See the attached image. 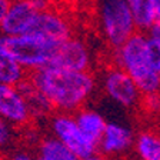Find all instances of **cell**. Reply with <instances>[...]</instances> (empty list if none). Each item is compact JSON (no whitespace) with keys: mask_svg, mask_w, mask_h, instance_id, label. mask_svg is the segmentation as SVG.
Returning a JSON list of instances; mask_svg holds the SVG:
<instances>
[{"mask_svg":"<svg viewBox=\"0 0 160 160\" xmlns=\"http://www.w3.org/2000/svg\"><path fill=\"white\" fill-rule=\"evenodd\" d=\"M27 79L46 97L52 109L59 113H72L83 109L96 90V77L90 72H72L46 66L32 72Z\"/></svg>","mask_w":160,"mask_h":160,"instance_id":"6da1fadb","label":"cell"},{"mask_svg":"<svg viewBox=\"0 0 160 160\" xmlns=\"http://www.w3.org/2000/svg\"><path fill=\"white\" fill-rule=\"evenodd\" d=\"M159 62L160 56L153 50L146 33L142 32H136L114 50V66L132 77L142 96L160 93Z\"/></svg>","mask_w":160,"mask_h":160,"instance_id":"7a4b0ae2","label":"cell"},{"mask_svg":"<svg viewBox=\"0 0 160 160\" xmlns=\"http://www.w3.org/2000/svg\"><path fill=\"white\" fill-rule=\"evenodd\" d=\"M62 43H56L39 34H22V36H2L0 47L6 50L24 70L36 72L49 66Z\"/></svg>","mask_w":160,"mask_h":160,"instance_id":"3957f363","label":"cell"},{"mask_svg":"<svg viewBox=\"0 0 160 160\" xmlns=\"http://www.w3.org/2000/svg\"><path fill=\"white\" fill-rule=\"evenodd\" d=\"M96 13L100 33L113 50L137 32L127 0H97Z\"/></svg>","mask_w":160,"mask_h":160,"instance_id":"277c9868","label":"cell"},{"mask_svg":"<svg viewBox=\"0 0 160 160\" xmlns=\"http://www.w3.org/2000/svg\"><path fill=\"white\" fill-rule=\"evenodd\" d=\"M103 90L110 100L124 109H136L142 104V93L132 77L117 66H110L104 70L102 79Z\"/></svg>","mask_w":160,"mask_h":160,"instance_id":"5b68a950","label":"cell"},{"mask_svg":"<svg viewBox=\"0 0 160 160\" xmlns=\"http://www.w3.org/2000/svg\"><path fill=\"white\" fill-rule=\"evenodd\" d=\"M52 133L66 147H69L79 159L97 152V144L87 139L79 129L74 116L69 113H56L50 120Z\"/></svg>","mask_w":160,"mask_h":160,"instance_id":"8992f818","label":"cell"},{"mask_svg":"<svg viewBox=\"0 0 160 160\" xmlns=\"http://www.w3.org/2000/svg\"><path fill=\"white\" fill-rule=\"evenodd\" d=\"M136 134L130 127L117 122H107L104 133L97 143V152L110 160L122 159L133 150Z\"/></svg>","mask_w":160,"mask_h":160,"instance_id":"52a82bcc","label":"cell"},{"mask_svg":"<svg viewBox=\"0 0 160 160\" xmlns=\"http://www.w3.org/2000/svg\"><path fill=\"white\" fill-rule=\"evenodd\" d=\"M37 14L39 12L30 3V0H10L9 10L0 26L2 36H22L32 33Z\"/></svg>","mask_w":160,"mask_h":160,"instance_id":"ba28073f","label":"cell"},{"mask_svg":"<svg viewBox=\"0 0 160 160\" xmlns=\"http://www.w3.org/2000/svg\"><path fill=\"white\" fill-rule=\"evenodd\" d=\"M90 64H92V54L87 44L79 37H70L59 46L49 66L72 72H89Z\"/></svg>","mask_w":160,"mask_h":160,"instance_id":"9c48e42d","label":"cell"},{"mask_svg":"<svg viewBox=\"0 0 160 160\" xmlns=\"http://www.w3.org/2000/svg\"><path fill=\"white\" fill-rule=\"evenodd\" d=\"M0 119L12 126H24L32 119L27 102L17 86L0 84Z\"/></svg>","mask_w":160,"mask_h":160,"instance_id":"30bf717a","label":"cell"},{"mask_svg":"<svg viewBox=\"0 0 160 160\" xmlns=\"http://www.w3.org/2000/svg\"><path fill=\"white\" fill-rule=\"evenodd\" d=\"M32 33L53 40L56 43H63L67 39L73 37L72 24L69 20L62 13L50 9L39 12L33 29H32Z\"/></svg>","mask_w":160,"mask_h":160,"instance_id":"8fae6325","label":"cell"},{"mask_svg":"<svg viewBox=\"0 0 160 160\" xmlns=\"http://www.w3.org/2000/svg\"><path fill=\"white\" fill-rule=\"evenodd\" d=\"M74 120H76L79 129L82 130V133L90 139L94 143H99V140L102 139L106 129V119L102 114L93 109H80L74 114Z\"/></svg>","mask_w":160,"mask_h":160,"instance_id":"7c38bea8","label":"cell"},{"mask_svg":"<svg viewBox=\"0 0 160 160\" xmlns=\"http://www.w3.org/2000/svg\"><path fill=\"white\" fill-rule=\"evenodd\" d=\"M133 150L140 160H160V133L150 129L139 132Z\"/></svg>","mask_w":160,"mask_h":160,"instance_id":"4fadbf2b","label":"cell"},{"mask_svg":"<svg viewBox=\"0 0 160 160\" xmlns=\"http://www.w3.org/2000/svg\"><path fill=\"white\" fill-rule=\"evenodd\" d=\"M17 89L20 90V93L26 99L32 117H40L49 114V112L52 110L50 103L46 100V97L33 86V83L27 77L20 84H17Z\"/></svg>","mask_w":160,"mask_h":160,"instance_id":"5bb4252c","label":"cell"},{"mask_svg":"<svg viewBox=\"0 0 160 160\" xmlns=\"http://www.w3.org/2000/svg\"><path fill=\"white\" fill-rule=\"evenodd\" d=\"M37 160H79V157L54 136L44 137L39 143Z\"/></svg>","mask_w":160,"mask_h":160,"instance_id":"9a60e30c","label":"cell"},{"mask_svg":"<svg viewBox=\"0 0 160 160\" xmlns=\"http://www.w3.org/2000/svg\"><path fill=\"white\" fill-rule=\"evenodd\" d=\"M26 79V70L0 47V84L17 86Z\"/></svg>","mask_w":160,"mask_h":160,"instance_id":"2e32d148","label":"cell"},{"mask_svg":"<svg viewBox=\"0 0 160 160\" xmlns=\"http://www.w3.org/2000/svg\"><path fill=\"white\" fill-rule=\"evenodd\" d=\"M127 2H129L130 10L133 14L137 32L146 33L154 23L152 7H150V0H127Z\"/></svg>","mask_w":160,"mask_h":160,"instance_id":"e0dca14e","label":"cell"},{"mask_svg":"<svg viewBox=\"0 0 160 160\" xmlns=\"http://www.w3.org/2000/svg\"><path fill=\"white\" fill-rule=\"evenodd\" d=\"M13 139V126L0 119V149L9 146Z\"/></svg>","mask_w":160,"mask_h":160,"instance_id":"ac0fdd59","label":"cell"},{"mask_svg":"<svg viewBox=\"0 0 160 160\" xmlns=\"http://www.w3.org/2000/svg\"><path fill=\"white\" fill-rule=\"evenodd\" d=\"M146 36L149 39L150 44H152V47H153V50L160 56V24L154 23L146 32Z\"/></svg>","mask_w":160,"mask_h":160,"instance_id":"d6986e66","label":"cell"},{"mask_svg":"<svg viewBox=\"0 0 160 160\" xmlns=\"http://www.w3.org/2000/svg\"><path fill=\"white\" fill-rule=\"evenodd\" d=\"M142 106L149 112H160V93H154L150 96H143Z\"/></svg>","mask_w":160,"mask_h":160,"instance_id":"ffe728a7","label":"cell"},{"mask_svg":"<svg viewBox=\"0 0 160 160\" xmlns=\"http://www.w3.org/2000/svg\"><path fill=\"white\" fill-rule=\"evenodd\" d=\"M150 7H152L153 22L160 24V0H150Z\"/></svg>","mask_w":160,"mask_h":160,"instance_id":"44dd1931","label":"cell"},{"mask_svg":"<svg viewBox=\"0 0 160 160\" xmlns=\"http://www.w3.org/2000/svg\"><path fill=\"white\" fill-rule=\"evenodd\" d=\"M4 160H37V159H34V157L30 153H27V152H16V153H13L10 157H7V159H4Z\"/></svg>","mask_w":160,"mask_h":160,"instance_id":"7402d4cb","label":"cell"},{"mask_svg":"<svg viewBox=\"0 0 160 160\" xmlns=\"http://www.w3.org/2000/svg\"><path fill=\"white\" fill-rule=\"evenodd\" d=\"M30 3L33 4L37 12H44V10H47V6H49L47 0H30Z\"/></svg>","mask_w":160,"mask_h":160,"instance_id":"603a6c76","label":"cell"},{"mask_svg":"<svg viewBox=\"0 0 160 160\" xmlns=\"http://www.w3.org/2000/svg\"><path fill=\"white\" fill-rule=\"evenodd\" d=\"M10 6V0H0V26H2V22H3L4 16H6L7 10Z\"/></svg>","mask_w":160,"mask_h":160,"instance_id":"cb8c5ba5","label":"cell"},{"mask_svg":"<svg viewBox=\"0 0 160 160\" xmlns=\"http://www.w3.org/2000/svg\"><path fill=\"white\" fill-rule=\"evenodd\" d=\"M79 160H110V159L103 156V154L99 153V152H96V153L90 154V156H86V157H83V159H79Z\"/></svg>","mask_w":160,"mask_h":160,"instance_id":"d4e9b609","label":"cell"},{"mask_svg":"<svg viewBox=\"0 0 160 160\" xmlns=\"http://www.w3.org/2000/svg\"><path fill=\"white\" fill-rule=\"evenodd\" d=\"M159 77H160V62H159Z\"/></svg>","mask_w":160,"mask_h":160,"instance_id":"484cf974","label":"cell"}]
</instances>
